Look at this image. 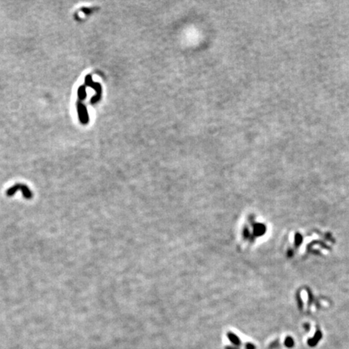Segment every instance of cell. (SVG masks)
Wrapping results in <instances>:
<instances>
[{
	"label": "cell",
	"mask_w": 349,
	"mask_h": 349,
	"mask_svg": "<svg viewBox=\"0 0 349 349\" xmlns=\"http://www.w3.org/2000/svg\"><path fill=\"white\" fill-rule=\"evenodd\" d=\"M78 111H79V118L81 122L83 124H87L88 121V115H87V112L85 106L82 104L81 103L79 104L78 105Z\"/></svg>",
	"instance_id": "7a4b0ae2"
},
{
	"label": "cell",
	"mask_w": 349,
	"mask_h": 349,
	"mask_svg": "<svg viewBox=\"0 0 349 349\" xmlns=\"http://www.w3.org/2000/svg\"><path fill=\"white\" fill-rule=\"evenodd\" d=\"M86 84L87 85V86L92 87H93V88H95V91H96V95H95L94 97L92 98V100H91V103H92V104H94V103H95V102H97V101L100 100V98L101 86L100 85V83H94V82L92 81V76H91V75H87V76Z\"/></svg>",
	"instance_id": "6da1fadb"
},
{
	"label": "cell",
	"mask_w": 349,
	"mask_h": 349,
	"mask_svg": "<svg viewBox=\"0 0 349 349\" xmlns=\"http://www.w3.org/2000/svg\"><path fill=\"white\" fill-rule=\"evenodd\" d=\"M228 338L230 340L232 343H234V345L236 346H240L241 345V340H239V338L237 336L236 334H233V333H228Z\"/></svg>",
	"instance_id": "3957f363"
},
{
	"label": "cell",
	"mask_w": 349,
	"mask_h": 349,
	"mask_svg": "<svg viewBox=\"0 0 349 349\" xmlns=\"http://www.w3.org/2000/svg\"><path fill=\"white\" fill-rule=\"evenodd\" d=\"M284 344L286 345V347H288V348H291V347L293 346V340L292 338L290 337H288L286 338V340H285V342H284Z\"/></svg>",
	"instance_id": "5b68a950"
},
{
	"label": "cell",
	"mask_w": 349,
	"mask_h": 349,
	"mask_svg": "<svg viewBox=\"0 0 349 349\" xmlns=\"http://www.w3.org/2000/svg\"><path fill=\"white\" fill-rule=\"evenodd\" d=\"M86 91H85V87L82 86L80 87L79 89V96L80 97L81 100H84L86 98Z\"/></svg>",
	"instance_id": "277c9868"
},
{
	"label": "cell",
	"mask_w": 349,
	"mask_h": 349,
	"mask_svg": "<svg viewBox=\"0 0 349 349\" xmlns=\"http://www.w3.org/2000/svg\"><path fill=\"white\" fill-rule=\"evenodd\" d=\"M246 349H256L255 346L252 343H247L246 344Z\"/></svg>",
	"instance_id": "8992f818"
}]
</instances>
